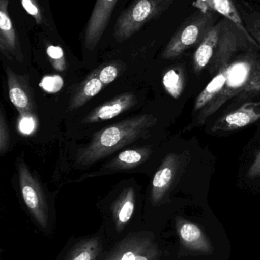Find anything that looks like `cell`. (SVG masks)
Masks as SVG:
<instances>
[{
    "mask_svg": "<svg viewBox=\"0 0 260 260\" xmlns=\"http://www.w3.org/2000/svg\"><path fill=\"white\" fill-rule=\"evenodd\" d=\"M157 122L155 116L141 114L97 132L91 142L78 153L76 168H88L121 148L146 137Z\"/></svg>",
    "mask_w": 260,
    "mask_h": 260,
    "instance_id": "1",
    "label": "cell"
},
{
    "mask_svg": "<svg viewBox=\"0 0 260 260\" xmlns=\"http://www.w3.org/2000/svg\"><path fill=\"white\" fill-rule=\"evenodd\" d=\"M259 59V56L254 52L242 53L240 52L235 56L225 85L221 92L199 111L195 122L197 126L204 124L211 116L213 115L232 98L245 92Z\"/></svg>",
    "mask_w": 260,
    "mask_h": 260,
    "instance_id": "2",
    "label": "cell"
},
{
    "mask_svg": "<svg viewBox=\"0 0 260 260\" xmlns=\"http://www.w3.org/2000/svg\"><path fill=\"white\" fill-rule=\"evenodd\" d=\"M216 14L212 11L199 12L189 18L171 38L162 53V58L175 59L186 50L198 46L206 34L216 24Z\"/></svg>",
    "mask_w": 260,
    "mask_h": 260,
    "instance_id": "3",
    "label": "cell"
},
{
    "mask_svg": "<svg viewBox=\"0 0 260 260\" xmlns=\"http://www.w3.org/2000/svg\"><path fill=\"white\" fill-rule=\"evenodd\" d=\"M174 0H137L119 17L114 36L119 42L131 38L140 27L161 15Z\"/></svg>",
    "mask_w": 260,
    "mask_h": 260,
    "instance_id": "4",
    "label": "cell"
},
{
    "mask_svg": "<svg viewBox=\"0 0 260 260\" xmlns=\"http://www.w3.org/2000/svg\"><path fill=\"white\" fill-rule=\"evenodd\" d=\"M18 180L24 203L37 218L44 220L45 202L38 180L22 159H18Z\"/></svg>",
    "mask_w": 260,
    "mask_h": 260,
    "instance_id": "5",
    "label": "cell"
},
{
    "mask_svg": "<svg viewBox=\"0 0 260 260\" xmlns=\"http://www.w3.org/2000/svg\"><path fill=\"white\" fill-rule=\"evenodd\" d=\"M119 0H97L84 34L85 47L93 51L99 44Z\"/></svg>",
    "mask_w": 260,
    "mask_h": 260,
    "instance_id": "6",
    "label": "cell"
},
{
    "mask_svg": "<svg viewBox=\"0 0 260 260\" xmlns=\"http://www.w3.org/2000/svg\"><path fill=\"white\" fill-rule=\"evenodd\" d=\"M259 120L260 102H247L220 117L212 126V131H234L253 124Z\"/></svg>",
    "mask_w": 260,
    "mask_h": 260,
    "instance_id": "7",
    "label": "cell"
},
{
    "mask_svg": "<svg viewBox=\"0 0 260 260\" xmlns=\"http://www.w3.org/2000/svg\"><path fill=\"white\" fill-rule=\"evenodd\" d=\"M9 99L19 114H34L35 102L30 86L24 76L16 74L9 67L6 69Z\"/></svg>",
    "mask_w": 260,
    "mask_h": 260,
    "instance_id": "8",
    "label": "cell"
},
{
    "mask_svg": "<svg viewBox=\"0 0 260 260\" xmlns=\"http://www.w3.org/2000/svg\"><path fill=\"white\" fill-rule=\"evenodd\" d=\"M136 95L133 93H125L109 102L98 106L82 120V123L90 124L97 122L111 120L123 114L137 104Z\"/></svg>",
    "mask_w": 260,
    "mask_h": 260,
    "instance_id": "9",
    "label": "cell"
},
{
    "mask_svg": "<svg viewBox=\"0 0 260 260\" xmlns=\"http://www.w3.org/2000/svg\"><path fill=\"white\" fill-rule=\"evenodd\" d=\"M9 0H0V50L8 58L23 59L19 40L17 38L10 17L8 13Z\"/></svg>",
    "mask_w": 260,
    "mask_h": 260,
    "instance_id": "10",
    "label": "cell"
},
{
    "mask_svg": "<svg viewBox=\"0 0 260 260\" xmlns=\"http://www.w3.org/2000/svg\"><path fill=\"white\" fill-rule=\"evenodd\" d=\"M177 230L182 245L188 250L206 254L213 252L212 242L195 223L180 218L177 221Z\"/></svg>",
    "mask_w": 260,
    "mask_h": 260,
    "instance_id": "11",
    "label": "cell"
},
{
    "mask_svg": "<svg viewBox=\"0 0 260 260\" xmlns=\"http://www.w3.org/2000/svg\"><path fill=\"white\" fill-rule=\"evenodd\" d=\"M193 6L198 8L200 12H207L212 11L223 15L224 18L234 23L252 44L259 47L257 43L250 36L248 30L244 26L233 0H195Z\"/></svg>",
    "mask_w": 260,
    "mask_h": 260,
    "instance_id": "12",
    "label": "cell"
},
{
    "mask_svg": "<svg viewBox=\"0 0 260 260\" xmlns=\"http://www.w3.org/2000/svg\"><path fill=\"white\" fill-rule=\"evenodd\" d=\"M179 165V157L177 154H167L156 172L152 182V199L159 202L164 197L170 187Z\"/></svg>",
    "mask_w": 260,
    "mask_h": 260,
    "instance_id": "13",
    "label": "cell"
},
{
    "mask_svg": "<svg viewBox=\"0 0 260 260\" xmlns=\"http://www.w3.org/2000/svg\"><path fill=\"white\" fill-rule=\"evenodd\" d=\"M222 23V20L216 23L197 47L193 55V69L197 75L209 65L213 58L219 42Z\"/></svg>",
    "mask_w": 260,
    "mask_h": 260,
    "instance_id": "14",
    "label": "cell"
},
{
    "mask_svg": "<svg viewBox=\"0 0 260 260\" xmlns=\"http://www.w3.org/2000/svg\"><path fill=\"white\" fill-rule=\"evenodd\" d=\"M152 153L151 147L125 150L119 153L105 168L108 170H128L137 168L146 161Z\"/></svg>",
    "mask_w": 260,
    "mask_h": 260,
    "instance_id": "15",
    "label": "cell"
},
{
    "mask_svg": "<svg viewBox=\"0 0 260 260\" xmlns=\"http://www.w3.org/2000/svg\"><path fill=\"white\" fill-rule=\"evenodd\" d=\"M102 87L103 84L98 77L96 70L76 90L70 101L69 110L74 111L82 108L85 103L100 92Z\"/></svg>",
    "mask_w": 260,
    "mask_h": 260,
    "instance_id": "16",
    "label": "cell"
},
{
    "mask_svg": "<svg viewBox=\"0 0 260 260\" xmlns=\"http://www.w3.org/2000/svg\"><path fill=\"white\" fill-rule=\"evenodd\" d=\"M163 84L166 91L174 99H178L184 89L185 76L180 67L170 69L165 73Z\"/></svg>",
    "mask_w": 260,
    "mask_h": 260,
    "instance_id": "17",
    "label": "cell"
},
{
    "mask_svg": "<svg viewBox=\"0 0 260 260\" xmlns=\"http://www.w3.org/2000/svg\"><path fill=\"white\" fill-rule=\"evenodd\" d=\"M120 207H119V217L121 223H126L132 216L134 209V191L132 188H128L124 192L123 197L121 198Z\"/></svg>",
    "mask_w": 260,
    "mask_h": 260,
    "instance_id": "18",
    "label": "cell"
},
{
    "mask_svg": "<svg viewBox=\"0 0 260 260\" xmlns=\"http://www.w3.org/2000/svg\"><path fill=\"white\" fill-rule=\"evenodd\" d=\"M49 60L53 68L58 71H64L67 67L64 51L59 46L50 45L47 48Z\"/></svg>",
    "mask_w": 260,
    "mask_h": 260,
    "instance_id": "19",
    "label": "cell"
},
{
    "mask_svg": "<svg viewBox=\"0 0 260 260\" xmlns=\"http://www.w3.org/2000/svg\"><path fill=\"white\" fill-rule=\"evenodd\" d=\"M98 77L104 85H108L115 80L119 76V68L117 66L109 64L105 67L96 69Z\"/></svg>",
    "mask_w": 260,
    "mask_h": 260,
    "instance_id": "20",
    "label": "cell"
},
{
    "mask_svg": "<svg viewBox=\"0 0 260 260\" xmlns=\"http://www.w3.org/2000/svg\"><path fill=\"white\" fill-rule=\"evenodd\" d=\"M10 144L9 127L5 117L3 110L0 111V154L4 155L5 153L9 150Z\"/></svg>",
    "mask_w": 260,
    "mask_h": 260,
    "instance_id": "21",
    "label": "cell"
},
{
    "mask_svg": "<svg viewBox=\"0 0 260 260\" xmlns=\"http://www.w3.org/2000/svg\"><path fill=\"white\" fill-rule=\"evenodd\" d=\"M37 128V120L34 114H19L18 129L24 135H31Z\"/></svg>",
    "mask_w": 260,
    "mask_h": 260,
    "instance_id": "22",
    "label": "cell"
},
{
    "mask_svg": "<svg viewBox=\"0 0 260 260\" xmlns=\"http://www.w3.org/2000/svg\"><path fill=\"white\" fill-rule=\"evenodd\" d=\"M63 85L64 81L57 75L45 76L40 83V86L42 87L43 89L50 93L58 92L62 88Z\"/></svg>",
    "mask_w": 260,
    "mask_h": 260,
    "instance_id": "23",
    "label": "cell"
},
{
    "mask_svg": "<svg viewBox=\"0 0 260 260\" xmlns=\"http://www.w3.org/2000/svg\"><path fill=\"white\" fill-rule=\"evenodd\" d=\"M21 5L25 9L26 12L35 18L38 24H41L42 15H41L39 7L35 0H21Z\"/></svg>",
    "mask_w": 260,
    "mask_h": 260,
    "instance_id": "24",
    "label": "cell"
},
{
    "mask_svg": "<svg viewBox=\"0 0 260 260\" xmlns=\"http://www.w3.org/2000/svg\"><path fill=\"white\" fill-rule=\"evenodd\" d=\"M247 29L250 36L260 47V15L250 18V24H248Z\"/></svg>",
    "mask_w": 260,
    "mask_h": 260,
    "instance_id": "25",
    "label": "cell"
},
{
    "mask_svg": "<svg viewBox=\"0 0 260 260\" xmlns=\"http://www.w3.org/2000/svg\"><path fill=\"white\" fill-rule=\"evenodd\" d=\"M253 91L260 92V57L256 62L251 80H250L245 92H253Z\"/></svg>",
    "mask_w": 260,
    "mask_h": 260,
    "instance_id": "26",
    "label": "cell"
},
{
    "mask_svg": "<svg viewBox=\"0 0 260 260\" xmlns=\"http://www.w3.org/2000/svg\"><path fill=\"white\" fill-rule=\"evenodd\" d=\"M247 177L250 179L257 178L260 177V151L247 171Z\"/></svg>",
    "mask_w": 260,
    "mask_h": 260,
    "instance_id": "27",
    "label": "cell"
},
{
    "mask_svg": "<svg viewBox=\"0 0 260 260\" xmlns=\"http://www.w3.org/2000/svg\"><path fill=\"white\" fill-rule=\"evenodd\" d=\"M74 260H91V255L88 252H83L76 256Z\"/></svg>",
    "mask_w": 260,
    "mask_h": 260,
    "instance_id": "28",
    "label": "cell"
},
{
    "mask_svg": "<svg viewBox=\"0 0 260 260\" xmlns=\"http://www.w3.org/2000/svg\"><path fill=\"white\" fill-rule=\"evenodd\" d=\"M136 256H134V253L131 252H128L125 253L124 256H122V260H135Z\"/></svg>",
    "mask_w": 260,
    "mask_h": 260,
    "instance_id": "29",
    "label": "cell"
},
{
    "mask_svg": "<svg viewBox=\"0 0 260 260\" xmlns=\"http://www.w3.org/2000/svg\"><path fill=\"white\" fill-rule=\"evenodd\" d=\"M135 260H148V258L145 257V256H136Z\"/></svg>",
    "mask_w": 260,
    "mask_h": 260,
    "instance_id": "30",
    "label": "cell"
}]
</instances>
